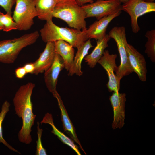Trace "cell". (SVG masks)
Returning <instances> with one entry per match:
<instances>
[{
  "label": "cell",
  "instance_id": "cell-9",
  "mask_svg": "<svg viewBox=\"0 0 155 155\" xmlns=\"http://www.w3.org/2000/svg\"><path fill=\"white\" fill-rule=\"evenodd\" d=\"M116 54H110L108 50H104L103 55L98 63L105 70L108 78L107 86L110 92H118L120 89V80L115 74L117 67L116 59Z\"/></svg>",
  "mask_w": 155,
  "mask_h": 155
},
{
  "label": "cell",
  "instance_id": "cell-25",
  "mask_svg": "<svg viewBox=\"0 0 155 155\" xmlns=\"http://www.w3.org/2000/svg\"><path fill=\"white\" fill-rule=\"evenodd\" d=\"M16 0H0V6L7 13L11 14V10Z\"/></svg>",
  "mask_w": 155,
  "mask_h": 155
},
{
  "label": "cell",
  "instance_id": "cell-30",
  "mask_svg": "<svg viewBox=\"0 0 155 155\" xmlns=\"http://www.w3.org/2000/svg\"><path fill=\"white\" fill-rule=\"evenodd\" d=\"M118 0L120 1L121 3H123V4L127 2L129 0Z\"/></svg>",
  "mask_w": 155,
  "mask_h": 155
},
{
  "label": "cell",
  "instance_id": "cell-4",
  "mask_svg": "<svg viewBox=\"0 0 155 155\" xmlns=\"http://www.w3.org/2000/svg\"><path fill=\"white\" fill-rule=\"evenodd\" d=\"M39 35L35 31L18 38L0 41V62L13 63L22 49L35 43Z\"/></svg>",
  "mask_w": 155,
  "mask_h": 155
},
{
  "label": "cell",
  "instance_id": "cell-16",
  "mask_svg": "<svg viewBox=\"0 0 155 155\" xmlns=\"http://www.w3.org/2000/svg\"><path fill=\"white\" fill-rule=\"evenodd\" d=\"M54 96L57 100L59 108L61 111V120L64 131L79 146L81 150L86 154V153L83 148L78 138L75 129L69 118L60 96L59 94L57 93Z\"/></svg>",
  "mask_w": 155,
  "mask_h": 155
},
{
  "label": "cell",
  "instance_id": "cell-11",
  "mask_svg": "<svg viewBox=\"0 0 155 155\" xmlns=\"http://www.w3.org/2000/svg\"><path fill=\"white\" fill-rule=\"evenodd\" d=\"M64 68L63 61L59 55L55 54L54 61L50 67L44 72V80L49 91L54 96L57 93L56 86L61 71Z\"/></svg>",
  "mask_w": 155,
  "mask_h": 155
},
{
  "label": "cell",
  "instance_id": "cell-3",
  "mask_svg": "<svg viewBox=\"0 0 155 155\" xmlns=\"http://www.w3.org/2000/svg\"><path fill=\"white\" fill-rule=\"evenodd\" d=\"M52 16L64 21L71 28L80 30L87 29L85 13L75 0H59Z\"/></svg>",
  "mask_w": 155,
  "mask_h": 155
},
{
  "label": "cell",
  "instance_id": "cell-12",
  "mask_svg": "<svg viewBox=\"0 0 155 155\" xmlns=\"http://www.w3.org/2000/svg\"><path fill=\"white\" fill-rule=\"evenodd\" d=\"M126 49L128 58L133 72L137 74L140 80L145 81L147 70L144 57L132 45L127 42Z\"/></svg>",
  "mask_w": 155,
  "mask_h": 155
},
{
  "label": "cell",
  "instance_id": "cell-20",
  "mask_svg": "<svg viewBox=\"0 0 155 155\" xmlns=\"http://www.w3.org/2000/svg\"><path fill=\"white\" fill-rule=\"evenodd\" d=\"M40 123L50 125L52 128L51 132L53 133L57 136L63 143L70 146L78 155H81L78 147L74 144L73 141L59 130L55 127L53 122L52 115L51 113L48 112L45 114Z\"/></svg>",
  "mask_w": 155,
  "mask_h": 155
},
{
  "label": "cell",
  "instance_id": "cell-18",
  "mask_svg": "<svg viewBox=\"0 0 155 155\" xmlns=\"http://www.w3.org/2000/svg\"><path fill=\"white\" fill-rule=\"evenodd\" d=\"M111 38L106 34L102 39L97 40V44L91 53L87 55L84 59L91 68L94 67L103 55L105 49L108 46V43Z\"/></svg>",
  "mask_w": 155,
  "mask_h": 155
},
{
  "label": "cell",
  "instance_id": "cell-26",
  "mask_svg": "<svg viewBox=\"0 0 155 155\" xmlns=\"http://www.w3.org/2000/svg\"><path fill=\"white\" fill-rule=\"evenodd\" d=\"M15 72L16 77L20 79L24 78L27 74L23 66L19 67L16 69Z\"/></svg>",
  "mask_w": 155,
  "mask_h": 155
},
{
  "label": "cell",
  "instance_id": "cell-23",
  "mask_svg": "<svg viewBox=\"0 0 155 155\" xmlns=\"http://www.w3.org/2000/svg\"><path fill=\"white\" fill-rule=\"evenodd\" d=\"M1 22L3 27L2 30L4 31L8 32L17 29L16 24L11 16V14L2 13Z\"/></svg>",
  "mask_w": 155,
  "mask_h": 155
},
{
  "label": "cell",
  "instance_id": "cell-28",
  "mask_svg": "<svg viewBox=\"0 0 155 155\" xmlns=\"http://www.w3.org/2000/svg\"><path fill=\"white\" fill-rule=\"evenodd\" d=\"M78 3L82 6L86 4L92 3L94 2L93 0H75Z\"/></svg>",
  "mask_w": 155,
  "mask_h": 155
},
{
  "label": "cell",
  "instance_id": "cell-29",
  "mask_svg": "<svg viewBox=\"0 0 155 155\" xmlns=\"http://www.w3.org/2000/svg\"><path fill=\"white\" fill-rule=\"evenodd\" d=\"M2 12L0 11V30H3V27L1 22V15Z\"/></svg>",
  "mask_w": 155,
  "mask_h": 155
},
{
  "label": "cell",
  "instance_id": "cell-15",
  "mask_svg": "<svg viewBox=\"0 0 155 155\" xmlns=\"http://www.w3.org/2000/svg\"><path fill=\"white\" fill-rule=\"evenodd\" d=\"M55 50L56 54L60 55L64 62V68L68 71L71 68L74 57L73 47L63 40L54 42Z\"/></svg>",
  "mask_w": 155,
  "mask_h": 155
},
{
  "label": "cell",
  "instance_id": "cell-19",
  "mask_svg": "<svg viewBox=\"0 0 155 155\" xmlns=\"http://www.w3.org/2000/svg\"><path fill=\"white\" fill-rule=\"evenodd\" d=\"M40 20L46 21L52 20V12L59 0H34Z\"/></svg>",
  "mask_w": 155,
  "mask_h": 155
},
{
  "label": "cell",
  "instance_id": "cell-5",
  "mask_svg": "<svg viewBox=\"0 0 155 155\" xmlns=\"http://www.w3.org/2000/svg\"><path fill=\"white\" fill-rule=\"evenodd\" d=\"M110 38H113L116 42L120 55L121 63L115 70V75L118 79L128 75L133 72L128 58L126 49L127 43L125 28V27L115 26L110 31L108 34Z\"/></svg>",
  "mask_w": 155,
  "mask_h": 155
},
{
  "label": "cell",
  "instance_id": "cell-10",
  "mask_svg": "<svg viewBox=\"0 0 155 155\" xmlns=\"http://www.w3.org/2000/svg\"><path fill=\"white\" fill-rule=\"evenodd\" d=\"M109 100L114 113L112 128L113 129H120L125 124L126 94L124 93L114 92L110 97Z\"/></svg>",
  "mask_w": 155,
  "mask_h": 155
},
{
  "label": "cell",
  "instance_id": "cell-27",
  "mask_svg": "<svg viewBox=\"0 0 155 155\" xmlns=\"http://www.w3.org/2000/svg\"><path fill=\"white\" fill-rule=\"evenodd\" d=\"M27 73L33 74L35 69L33 63H30L25 64L24 66Z\"/></svg>",
  "mask_w": 155,
  "mask_h": 155
},
{
  "label": "cell",
  "instance_id": "cell-22",
  "mask_svg": "<svg viewBox=\"0 0 155 155\" xmlns=\"http://www.w3.org/2000/svg\"><path fill=\"white\" fill-rule=\"evenodd\" d=\"M10 106V103L7 100L5 101L3 103L0 112V143H2L10 150L19 154L21 153L17 150L14 148L11 145L8 144L4 139L3 136L2 124L7 113L9 111Z\"/></svg>",
  "mask_w": 155,
  "mask_h": 155
},
{
  "label": "cell",
  "instance_id": "cell-13",
  "mask_svg": "<svg viewBox=\"0 0 155 155\" xmlns=\"http://www.w3.org/2000/svg\"><path fill=\"white\" fill-rule=\"evenodd\" d=\"M121 11L97 20L87 29L86 35L88 39H94L97 40L103 38L106 34L107 28L110 22L115 18L119 16Z\"/></svg>",
  "mask_w": 155,
  "mask_h": 155
},
{
  "label": "cell",
  "instance_id": "cell-14",
  "mask_svg": "<svg viewBox=\"0 0 155 155\" xmlns=\"http://www.w3.org/2000/svg\"><path fill=\"white\" fill-rule=\"evenodd\" d=\"M43 51L40 53L39 58L34 62L35 69L33 74L38 75L44 72L52 64L56 53L54 42L46 43Z\"/></svg>",
  "mask_w": 155,
  "mask_h": 155
},
{
  "label": "cell",
  "instance_id": "cell-32",
  "mask_svg": "<svg viewBox=\"0 0 155 155\" xmlns=\"http://www.w3.org/2000/svg\"><path fill=\"white\" fill-rule=\"evenodd\" d=\"M93 0L96 1L100 0Z\"/></svg>",
  "mask_w": 155,
  "mask_h": 155
},
{
  "label": "cell",
  "instance_id": "cell-21",
  "mask_svg": "<svg viewBox=\"0 0 155 155\" xmlns=\"http://www.w3.org/2000/svg\"><path fill=\"white\" fill-rule=\"evenodd\" d=\"M147 38L145 53L152 62H155V30L147 31L145 35Z\"/></svg>",
  "mask_w": 155,
  "mask_h": 155
},
{
  "label": "cell",
  "instance_id": "cell-8",
  "mask_svg": "<svg viewBox=\"0 0 155 155\" xmlns=\"http://www.w3.org/2000/svg\"><path fill=\"white\" fill-rule=\"evenodd\" d=\"M122 10L128 13L131 18L132 31L137 33L140 30L138 23V18L147 13L155 11V3L144 0H129L122 5Z\"/></svg>",
  "mask_w": 155,
  "mask_h": 155
},
{
  "label": "cell",
  "instance_id": "cell-6",
  "mask_svg": "<svg viewBox=\"0 0 155 155\" xmlns=\"http://www.w3.org/2000/svg\"><path fill=\"white\" fill-rule=\"evenodd\" d=\"M13 19L17 29L26 31L30 29L34 24V19L37 13L34 0H16Z\"/></svg>",
  "mask_w": 155,
  "mask_h": 155
},
{
  "label": "cell",
  "instance_id": "cell-24",
  "mask_svg": "<svg viewBox=\"0 0 155 155\" xmlns=\"http://www.w3.org/2000/svg\"><path fill=\"white\" fill-rule=\"evenodd\" d=\"M37 123L38 139L36 141L37 145L35 155H46V150L43 148L41 142V139L43 130L40 127V123L39 121H38Z\"/></svg>",
  "mask_w": 155,
  "mask_h": 155
},
{
  "label": "cell",
  "instance_id": "cell-17",
  "mask_svg": "<svg viewBox=\"0 0 155 155\" xmlns=\"http://www.w3.org/2000/svg\"><path fill=\"white\" fill-rule=\"evenodd\" d=\"M93 46L90 39H88L77 49L72 66L68 71V75L72 76L75 74L79 76L82 75L83 72L81 69L82 63L85 57L88 54L90 49Z\"/></svg>",
  "mask_w": 155,
  "mask_h": 155
},
{
  "label": "cell",
  "instance_id": "cell-2",
  "mask_svg": "<svg viewBox=\"0 0 155 155\" xmlns=\"http://www.w3.org/2000/svg\"><path fill=\"white\" fill-rule=\"evenodd\" d=\"M87 29L80 30L60 27L51 20L46 21L40 32L42 41L46 43L61 40L78 49L88 39L86 35Z\"/></svg>",
  "mask_w": 155,
  "mask_h": 155
},
{
  "label": "cell",
  "instance_id": "cell-7",
  "mask_svg": "<svg viewBox=\"0 0 155 155\" xmlns=\"http://www.w3.org/2000/svg\"><path fill=\"white\" fill-rule=\"evenodd\" d=\"M121 3L118 0H100L85 4L81 7L86 18L95 17L97 20L122 11Z\"/></svg>",
  "mask_w": 155,
  "mask_h": 155
},
{
  "label": "cell",
  "instance_id": "cell-1",
  "mask_svg": "<svg viewBox=\"0 0 155 155\" xmlns=\"http://www.w3.org/2000/svg\"><path fill=\"white\" fill-rule=\"evenodd\" d=\"M35 84L28 82L21 86L13 100L16 114L22 119V128L18 134L19 141L26 144H30L32 138L30 134L36 115L33 112L31 97Z\"/></svg>",
  "mask_w": 155,
  "mask_h": 155
},
{
  "label": "cell",
  "instance_id": "cell-31",
  "mask_svg": "<svg viewBox=\"0 0 155 155\" xmlns=\"http://www.w3.org/2000/svg\"><path fill=\"white\" fill-rule=\"evenodd\" d=\"M145 1L148 2H154L155 0H144Z\"/></svg>",
  "mask_w": 155,
  "mask_h": 155
}]
</instances>
